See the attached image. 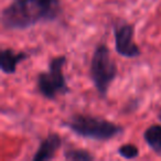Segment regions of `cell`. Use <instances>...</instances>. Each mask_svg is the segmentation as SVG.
<instances>
[{"mask_svg": "<svg viewBox=\"0 0 161 161\" xmlns=\"http://www.w3.org/2000/svg\"><path fill=\"white\" fill-rule=\"evenodd\" d=\"M61 11L58 0H14L1 14L7 30H23L41 22L52 21Z\"/></svg>", "mask_w": 161, "mask_h": 161, "instance_id": "cell-1", "label": "cell"}, {"mask_svg": "<svg viewBox=\"0 0 161 161\" xmlns=\"http://www.w3.org/2000/svg\"><path fill=\"white\" fill-rule=\"evenodd\" d=\"M64 125L77 136L99 141L109 140L124 132L123 127L117 124L86 115H74Z\"/></svg>", "mask_w": 161, "mask_h": 161, "instance_id": "cell-2", "label": "cell"}, {"mask_svg": "<svg viewBox=\"0 0 161 161\" xmlns=\"http://www.w3.org/2000/svg\"><path fill=\"white\" fill-rule=\"evenodd\" d=\"M117 66L110 56L107 45L99 44L96 47L91 62V77L96 91L105 97L113 80L116 78Z\"/></svg>", "mask_w": 161, "mask_h": 161, "instance_id": "cell-3", "label": "cell"}, {"mask_svg": "<svg viewBox=\"0 0 161 161\" xmlns=\"http://www.w3.org/2000/svg\"><path fill=\"white\" fill-rule=\"evenodd\" d=\"M65 63V55L52 58L49 65V71L41 72L36 77L38 90L45 98L54 99L58 94H66L69 92L63 74V67Z\"/></svg>", "mask_w": 161, "mask_h": 161, "instance_id": "cell-4", "label": "cell"}, {"mask_svg": "<svg viewBox=\"0 0 161 161\" xmlns=\"http://www.w3.org/2000/svg\"><path fill=\"white\" fill-rule=\"evenodd\" d=\"M115 49L119 55L124 58H137L140 55V49L134 42V27L123 25L114 30Z\"/></svg>", "mask_w": 161, "mask_h": 161, "instance_id": "cell-5", "label": "cell"}, {"mask_svg": "<svg viewBox=\"0 0 161 161\" xmlns=\"http://www.w3.org/2000/svg\"><path fill=\"white\" fill-rule=\"evenodd\" d=\"M62 145V139L58 134H51L41 142L39 149L34 153L32 160L33 161H47L51 160L55 152L60 149Z\"/></svg>", "mask_w": 161, "mask_h": 161, "instance_id": "cell-6", "label": "cell"}, {"mask_svg": "<svg viewBox=\"0 0 161 161\" xmlns=\"http://www.w3.org/2000/svg\"><path fill=\"white\" fill-rule=\"evenodd\" d=\"M29 58L27 53H14V50L6 49L0 53V69L6 74H14L17 71V65L21 61Z\"/></svg>", "mask_w": 161, "mask_h": 161, "instance_id": "cell-7", "label": "cell"}, {"mask_svg": "<svg viewBox=\"0 0 161 161\" xmlns=\"http://www.w3.org/2000/svg\"><path fill=\"white\" fill-rule=\"evenodd\" d=\"M143 139L147 142L148 147L156 152L157 154H161V126L152 125L146 129L143 132Z\"/></svg>", "mask_w": 161, "mask_h": 161, "instance_id": "cell-8", "label": "cell"}, {"mask_svg": "<svg viewBox=\"0 0 161 161\" xmlns=\"http://www.w3.org/2000/svg\"><path fill=\"white\" fill-rule=\"evenodd\" d=\"M64 157L65 159L71 161H92L95 159V157L91 154V152L86 151L84 149L66 150L64 152Z\"/></svg>", "mask_w": 161, "mask_h": 161, "instance_id": "cell-9", "label": "cell"}, {"mask_svg": "<svg viewBox=\"0 0 161 161\" xmlns=\"http://www.w3.org/2000/svg\"><path fill=\"white\" fill-rule=\"evenodd\" d=\"M118 154L125 159H135L139 156V149L132 143H126L118 148Z\"/></svg>", "mask_w": 161, "mask_h": 161, "instance_id": "cell-10", "label": "cell"}, {"mask_svg": "<svg viewBox=\"0 0 161 161\" xmlns=\"http://www.w3.org/2000/svg\"><path fill=\"white\" fill-rule=\"evenodd\" d=\"M158 118H159V120H161V109H160V112H159V114H158Z\"/></svg>", "mask_w": 161, "mask_h": 161, "instance_id": "cell-11", "label": "cell"}]
</instances>
